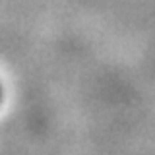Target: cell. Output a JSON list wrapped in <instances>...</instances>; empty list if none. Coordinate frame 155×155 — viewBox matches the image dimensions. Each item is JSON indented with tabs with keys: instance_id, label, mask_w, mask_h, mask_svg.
Returning <instances> with one entry per match:
<instances>
[{
	"instance_id": "obj_1",
	"label": "cell",
	"mask_w": 155,
	"mask_h": 155,
	"mask_svg": "<svg viewBox=\"0 0 155 155\" xmlns=\"http://www.w3.org/2000/svg\"><path fill=\"white\" fill-rule=\"evenodd\" d=\"M2 93L4 91H2V84H0V103H2Z\"/></svg>"
}]
</instances>
